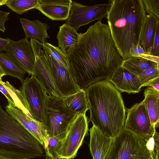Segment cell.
Wrapping results in <instances>:
<instances>
[{
	"instance_id": "obj_1",
	"label": "cell",
	"mask_w": 159,
	"mask_h": 159,
	"mask_svg": "<svg viewBox=\"0 0 159 159\" xmlns=\"http://www.w3.org/2000/svg\"><path fill=\"white\" fill-rule=\"evenodd\" d=\"M69 71L81 90L103 80H109L123 60L108 25L98 20L84 33H79L75 47L67 56Z\"/></svg>"
},
{
	"instance_id": "obj_2",
	"label": "cell",
	"mask_w": 159,
	"mask_h": 159,
	"mask_svg": "<svg viewBox=\"0 0 159 159\" xmlns=\"http://www.w3.org/2000/svg\"><path fill=\"white\" fill-rule=\"evenodd\" d=\"M88 119L105 135L114 138L124 128L126 111L121 93L109 81L94 83L85 89Z\"/></svg>"
},
{
	"instance_id": "obj_3",
	"label": "cell",
	"mask_w": 159,
	"mask_h": 159,
	"mask_svg": "<svg viewBox=\"0 0 159 159\" xmlns=\"http://www.w3.org/2000/svg\"><path fill=\"white\" fill-rule=\"evenodd\" d=\"M106 16L118 52L123 60L132 57L131 48L140 44L146 13L142 0H110Z\"/></svg>"
},
{
	"instance_id": "obj_4",
	"label": "cell",
	"mask_w": 159,
	"mask_h": 159,
	"mask_svg": "<svg viewBox=\"0 0 159 159\" xmlns=\"http://www.w3.org/2000/svg\"><path fill=\"white\" fill-rule=\"evenodd\" d=\"M43 148L0 104V155L14 159H31L44 156Z\"/></svg>"
},
{
	"instance_id": "obj_5",
	"label": "cell",
	"mask_w": 159,
	"mask_h": 159,
	"mask_svg": "<svg viewBox=\"0 0 159 159\" xmlns=\"http://www.w3.org/2000/svg\"><path fill=\"white\" fill-rule=\"evenodd\" d=\"M86 113L77 115L71 123L65 136L55 147V158L72 159L76 157L89 130V121Z\"/></svg>"
},
{
	"instance_id": "obj_6",
	"label": "cell",
	"mask_w": 159,
	"mask_h": 159,
	"mask_svg": "<svg viewBox=\"0 0 159 159\" xmlns=\"http://www.w3.org/2000/svg\"><path fill=\"white\" fill-rule=\"evenodd\" d=\"M111 159H152L144 139L124 128L113 139Z\"/></svg>"
},
{
	"instance_id": "obj_7",
	"label": "cell",
	"mask_w": 159,
	"mask_h": 159,
	"mask_svg": "<svg viewBox=\"0 0 159 159\" xmlns=\"http://www.w3.org/2000/svg\"><path fill=\"white\" fill-rule=\"evenodd\" d=\"M77 115L61 106L58 98L48 95L44 124L48 136L59 140L62 139Z\"/></svg>"
},
{
	"instance_id": "obj_8",
	"label": "cell",
	"mask_w": 159,
	"mask_h": 159,
	"mask_svg": "<svg viewBox=\"0 0 159 159\" xmlns=\"http://www.w3.org/2000/svg\"><path fill=\"white\" fill-rule=\"evenodd\" d=\"M20 88L33 119L44 124L45 120L48 94L35 75L24 79Z\"/></svg>"
},
{
	"instance_id": "obj_9",
	"label": "cell",
	"mask_w": 159,
	"mask_h": 159,
	"mask_svg": "<svg viewBox=\"0 0 159 159\" xmlns=\"http://www.w3.org/2000/svg\"><path fill=\"white\" fill-rule=\"evenodd\" d=\"M111 6L110 0L108 3L91 6L84 5L72 1L70 16L66 23L77 31L82 26L106 17Z\"/></svg>"
},
{
	"instance_id": "obj_10",
	"label": "cell",
	"mask_w": 159,
	"mask_h": 159,
	"mask_svg": "<svg viewBox=\"0 0 159 159\" xmlns=\"http://www.w3.org/2000/svg\"><path fill=\"white\" fill-rule=\"evenodd\" d=\"M127 117L124 129L143 138L147 139L155 133L148 112L143 101L127 109Z\"/></svg>"
},
{
	"instance_id": "obj_11",
	"label": "cell",
	"mask_w": 159,
	"mask_h": 159,
	"mask_svg": "<svg viewBox=\"0 0 159 159\" xmlns=\"http://www.w3.org/2000/svg\"><path fill=\"white\" fill-rule=\"evenodd\" d=\"M30 42L35 59L34 75L48 96L63 98L43 57L42 43L34 38L30 39Z\"/></svg>"
},
{
	"instance_id": "obj_12",
	"label": "cell",
	"mask_w": 159,
	"mask_h": 159,
	"mask_svg": "<svg viewBox=\"0 0 159 159\" xmlns=\"http://www.w3.org/2000/svg\"><path fill=\"white\" fill-rule=\"evenodd\" d=\"M5 51L10 59L29 75L34 74L35 59L28 39L17 41L11 39Z\"/></svg>"
},
{
	"instance_id": "obj_13",
	"label": "cell",
	"mask_w": 159,
	"mask_h": 159,
	"mask_svg": "<svg viewBox=\"0 0 159 159\" xmlns=\"http://www.w3.org/2000/svg\"><path fill=\"white\" fill-rule=\"evenodd\" d=\"M43 48V46H42ZM43 56L58 90L65 97L81 89L76 84L69 70L55 60L43 48Z\"/></svg>"
},
{
	"instance_id": "obj_14",
	"label": "cell",
	"mask_w": 159,
	"mask_h": 159,
	"mask_svg": "<svg viewBox=\"0 0 159 159\" xmlns=\"http://www.w3.org/2000/svg\"><path fill=\"white\" fill-rule=\"evenodd\" d=\"M6 111L33 135L44 147L48 133L44 124L30 117L11 105L5 107Z\"/></svg>"
},
{
	"instance_id": "obj_15",
	"label": "cell",
	"mask_w": 159,
	"mask_h": 159,
	"mask_svg": "<svg viewBox=\"0 0 159 159\" xmlns=\"http://www.w3.org/2000/svg\"><path fill=\"white\" fill-rule=\"evenodd\" d=\"M90 135L89 147L93 159H111L113 138L105 135L93 125Z\"/></svg>"
},
{
	"instance_id": "obj_16",
	"label": "cell",
	"mask_w": 159,
	"mask_h": 159,
	"mask_svg": "<svg viewBox=\"0 0 159 159\" xmlns=\"http://www.w3.org/2000/svg\"><path fill=\"white\" fill-rule=\"evenodd\" d=\"M72 1L71 0H39L36 9L54 20H68Z\"/></svg>"
},
{
	"instance_id": "obj_17",
	"label": "cell",
	"mask_w": 159,
	"mask_h": 159,
	"mask_svg": "<svg viewBox=\"0 0 159 159\" xmlns=\"http://www.w3.org/2000/svg\"><path fill=\"white\" fill-rule=\"evenodd\" d=\"M119 91L135 93L141 90L142 84L138 76L120 66L109 80Z\"/></svg>"
},
{
	"instance_id": "obj_18",
	"label": "cell",
	"mask_w": 159,
	"mask_h": 159,
	"mask_svg": "<svg viewBox=\"0 0 159 159\" xmlns=\"http://www.w3.org/2000/svg\"><path fill=\"white\" fill-rule=\"evenodd\" d=\"M158 28L159 19L152 14L146 15L141 33L140 44L148 55Z\"/></svg>"
},
{
	"instance_id": "obj_19",
	"label": "cell",
	"mask_w": 159,
	"mask_h": 159,
	"mask_svg": "<svg viewBox=\"0 0 159 159\" xmlns=\"http://www.w3.org/2000/svg\"><path fill=\"white\" fill-rule=\"evenodd\" d=\"M59 27L56 37L58 47L67 56L76 45L79 33L74 28L66 23Z\"/></svg>"
},
{
	"instance_id": "obj_20",
	"label": "cell",
	"mask_w": 159,
	"mask_h": 159,
	"mask_svg": "<svg viewBox=\"0 0 159 159\" xmlns=\"http://www.w3.org/2000/svg\"><path fill=\"white\" fill-rule=\"evenodd\" d=\"M58 99L61 106L77 115L86 113L89 110L84 90Z\"/></svg>"
},
{
	"instance_id": "obj_21",
	"label": "cell",
	"mask_w": 159,
	"mask_h": 159,
	"mask_svg": "<svg viewBox=\"0 0 159 159\" xmlns=\"http://www.w3.org/2000/svg\"><path fill=\"white\" fill-rule=\"evenodd\" d=\"M20 21L25 32V38L37 39L42 43L46 42L47 38L49 36L47 32L49 29L48 25L37 20H31L20 18Z\"/></svg>"
},
{
	"instance_id": "obj_22",
	"label": "cell",
	"mask_w": 159,
	"mask_h": 159,
	"mask_svg": "<svg viewBox=\"0 0 159 159\" xmlns=\"http://www.w3.org/2000/svg\"><path fill=\"white\" fill-rule=\"evenodd\" d=\"M143 101L147 110L152 124L156 129L158 127L159 121V92L150 86L144 91Z\"/></svg>"
},
{
	"instance_id": "obj_23",
	"label": "cell",
	"mask_w": 159,
	"mask_h": 159,
	"mask_svg": "<svg viewBox=\"0 0 159 159\" xmlns=\"http://www.w3.org/2000/svg\"><path fill=\"white\" fill-rule=\"evenodd\" d=\"M156 64L145 58L133 57L123 60L121 66L138 76L144 70Z\"/></svg>"
},
{
	"instance_id": "obj_24",
	"label": "cell",
	"mask_w": 159,
	"mask_h": 159,
	"mask_svg": "<svg viewBox=\"0 0 159 159\" xmlns=\"http://www.w3.org/2000/svg\"><path fill=\"white\" fill-rule=\"evenodd\" d=\"M0 66L6 75L16 77L21 83L23 82L26 72L16 65L6 53L0 52Z\"/></svg>"
},
{
	"instance_id": "obj_25",
	"label": "cell",
	"mask_w": 159,
	"mask_h": 159,
	"mask_svg": "<svg viewBox=\"0 0 159 159\" xmlns=\"http://www.w3.org/2000/svg\"><path fill=\"white\" fill-rule=\"evenodd\" d=\"M2 82L13 99L15 107L33 119L28 111L27 105L22 92L16 89L8 81L5 82L2 81Z\"/></svg>"
},
{
	"instance_id": "obj_26",
	"label": "cell",
	"mask_w": 159,
	"mask_h": 159,
	"mask_svg": "<svg viewBox=\"0 0 159 159\" xmlns=\"http://www.w3.org/2000/svg\"><path fill=\"white\" fill-rule=\"evenodd\" d=\"M39 0H7L6 6L18 14L21 15L33 9H36Z\"/></svg>"
},
{
	"instance_id": "obj_27",
	"label": "cell",
	"mask_w": 159,
	"mask_h": 159,
	"mask_svg": "<svg viewBox=\"0 0 159 159\" xmlns=\"http://www.w3.org/2000/svg\"><path fill=\"white\" fill-rule=\"evenodd\" d=\"M43 48L55 60L69 70L67 57L58 47L48 42L42 43Z\"/></svg>"
},
{
	"instance_id": "obj_28",
	"label": "cell",
	"mask_w": 159,
	"mask_h": 159,
	"mask_svg": "<svg viewBox=\"0 0 159 159\" xmlns=\"http://www.w3.org/2000/svg\"><path fill=\"white\" fill-rule=\"evenodd\" d=\"M142 87L148 86L156 79L159 78V64H156L144 70L138 76Z\"/></svg>"
},
{
	"instance_id": "obj_29",
	"label": "cell",
	"mask_w": 159,
	"mask_h": 159,
	"mask_svg": "<svg viewBox=\"0 0 159 159\" xmlns=\"http://www.w3.org/2000/svg\"><path fill=\"white\" fill-rule=\"evenodd\" d=\"M146 147L152 159H159V133L154 134L147 139H144Z\"/></svg>"
},
{
	"instance_id": "obj_30",
	"label": "cell",
	"mask_w": 159,
	"mask_h": 159,
	"mask_svg": "<svg viewBox=\"0 0 159 159\" xmlns=\"http://www.w3.org/2000/svg\"><path fill=\"white\" fill-rule=\"evenodd\" d=\"M146 12L159 19V0H142Z\"/></svg>"
},
{
	"instance_id": "obj_31",
	"label": "cell",
	"mask_w": 159,
	"mask_h": 159,
	"mask_svg": "<svg viewBox=\"0 0 159 159\" xmlns=\"http://www.w3.org/2000/svg\"><path fill=\"white\" fill-rule=\"evenodd\" d=\"M148 55L159 59V28L156 31L153 44Z\"/></svg>"
},
{
	"instance_id": "obj_32",
	"label": "cell",
	"mask_w": 159,
	"mask_h": 159,
	"mask_svg": "<svg viewBox=\"0 0 159 159\" xmlns=\"http://www.w3.org/2000/svg\"><path fill=\"white\" fill-rule=\"evenodd\" d=\"M10 14V12L0 10V30L3 32L6 30L5 23L8 19Z\"/></svg>"
},
{
	"instance_id": "obj_33",
	"label": "cell",
	"mask_w": 159,
	"mask_h": 159,
	"mask_svg": "<svg viewBox=\"0 0 159 159\" xmlns=\"http://www.w3.org/2000/svg\"><path fill=\"white\" fill-rule=\"evenodd\" d=\"M2 78H0V91L4 95L7 99L8 104L11 105L15 107V104L13 99L2 84Z\"/></svg>"
},
{
	"instance_id": "obj_34",
	"label": "cell",
	"mask_w": 159,
	"mask_h": 159,
	"mask_svg": "<svg viewBox=\"0 0 159 159\" xmlns=\"http://www.w3.org/2000/svg\"><path fill=\"white\" fill-rule=\"evenodd\" d=\"M11 40L9 38L3 39L0 37V52L6 51Z\"/></svg>"
},
{
	"instance_id": "obj_35",
	"label": "cell",
	"mask_w": 159,
	"mask_h": 159,
	"mask_svg": "<svg viewBox=\"0 0 159 159\" xmlns=\"http://www.w3.org/2000/svg\"><path fill=\"white\" fill-rule=\"evenodd\" d=\"M159 92V78H157L152 81L148 85Z\"/></svg>"
},
{
	"instance_id": "obj_36",
	"label": "cell",
	"mask_w": 159,
	"mask_h": 159,
	"mask_svg": "<svg viewBox=\"0 0 159 159\" xmlns=\"http://www.w3.org/2000/svg\"><path fill=\"white\" fill-rule=\"evenodd\" d=\"M45 156L46 159H57L52 155L46 149H45Z\"/></svg>"
},
{
	"instance_id": "obj_37",
	"label": "cell",
	"mask_w": 159,
	"mask_h": 159,
	"mask_svg": "<svg viewBox=\"0 0 159 159\" xmlns=\"http://www.w3.org/2000/svg\"><path fill=\"white\" fill-rule=\"evenodd\" d=\"M5 75H6L0 66V78H2L3 76Z\"/></svg>"
},
{
	"instance_id": "obj_38",
	"label": "cell",
	"mask_w": 159,
	"mask_h": 159,
	"mask_svg": "<svg viewBox=\"0 0 159 159\" xmlns=\"http://www.w3.org/2000/svg\"><path fill=\"white\" fill-rule=\"evenodd\" d=\"M0 159H14L10 157H7L4 156L0 155Z\"/></svg>"
}]
</instances>
